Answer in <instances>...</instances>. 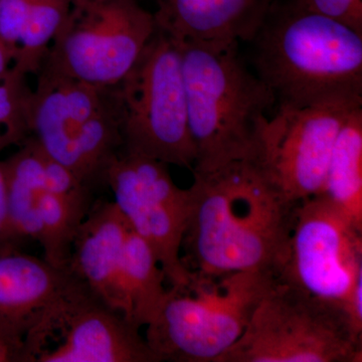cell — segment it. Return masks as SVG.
<instances>
[{"mask_svg":"<svg viewBox=\"0 0 362 362\" xmlns=\"http://www.w3.org/2000/svg\"><path fill=\"white\" fill-rule=\"evenodd\" d=\"M181 258L206 275L266 272L278 278L299 202L289 201L252 159L194 173Z\"/></svg>","mask_w":362,"mask_h":362,"instance_id":"obj_1","label":"cell"},{"mask_svg":"<svg viewBox=\"0 0 362 362\" xmlns=\"http://www.w3.org/2000/svg\"><path fill=\"white\" fill-rule=\"evenodd\" d=\"M251 42L278 107L362 106V33L341 21L273 6Z\"/></svg>","mask_w":362,"mask_h":362,"instance_id":"obj_2","label":"cell"},{"mask_svg":"<svg viewBox=\"0 0 362 362\" xmlns=\"http://www.w3.org/2000/svg\"><path fill=\"white\" fill-rule=\"evenodd\" d=\"M192 173L254 158L262 126L276 105L265 83L245 66L239 44L180 42Z\"/></svg>","mask_w":362,"mask_h":362,"instance_id":"obj_3","label":"cell"},{"mask_svg":"<svg viewBox=\"0 0 362 362\" xmlns=\"http://www.w3.org/2000/svg\"><path fill=\"white\" fill-rule=\"evenodd\" d=\"M277 282L266 272L206 275L169 287L144 338L157 361L216 362L235 344L259 302Z\"/></svg>","mask_w":362,"mask_h":362,"instance_id":"obj_4","label":"cell"},{"mask_svg":"<svg viewBox=\"0 0 362 362\" xmlns=\"http://www.w3.org/2000/svg\"><path fill=\"white\" fill-rule=\"evenodd\" d=\"M361 361L362 337L344 308L277 279L216 362Z\"/></svg>","mask_w":362,"mask_h":362,"instance_id":"obj_5","label":"cell"},{"mask_svg":"<svg viewBox=\"0 0 362 362\" xmlns=\"http://www.w3.org/2000/svg\"><path fill=\"white\" fill-rule=\"evenodd\" d=\"M118 90L122 151L192 171L195 149L177 40L156 26Z\"/></svg>","mask_w":362,"mask_h":362,"instance_id":"obj_6","label":"cell"},{"mask_svg":"<svg viewBox=\"0 0 362 362\" xmlns=\"http://www.w3.org/2000/svg\"><path fill=\"white\" fill-rule=\"evenodd\" d=\"M156 30L154 14L138 0H80L71 6L40 69L98 87H117Z\"/></svg>","mask_w":362,"mask_h":362,"instance_id":"obj_7","label":"cell"},{"mask_svg":"<svg viewBox=\"0 0 362 362\" xmlns=\"http://www.w3.org/2000/svg\"><path fill=\"white\" fill-rule=\"evenodd\" d=\"M21 362H158L140 328L86 284L52 306L26 337Z\"/></svg>","mask_w":362,"mask_h":362,"instance_id":"obj_8","label":"cell"},{"mask_svg":"<svg viewBox=\"0 0 362 362\" xmlns=\"http://www.w3.org/2000/svg\"><path fill=\"white\" fill-rule=\"evenodd\" d=\"M106 187L128 225L151 247L170 287H182L192 276L182 258L192 195L180 188L168 164L121 151L106 173Z\"/></svg>","mask_w":362,"mask_h":362,"instance_id":"obj_9","label":"cell"},{"mask_svg":"<svg viewBox=\"0 0 362 362\" xmlns=\"http://www.w3.org/2000/svg\"><path fill=\"white\" fill-rule=\"evenodd\" d=\"M362 278V226L322 194L299 202L281 282L339 305L349 315Z\"/></svg>","mask_w":362,"mask_h":362,"instance_id":"obj_10","label":"cell"},{"mask_svg":"<svg viewBox=\"0 0 362 362\" xmlns=\"http://www.w3.org/2000/svg\"><path fill=\"white\" fill-rule=\"evenodd\" d=\"M359 107H279L262 126L252 160L289 201L320 194L338 133Z\"/></svg>","mask_w":362,"mask_h":362,"instance_id":"obj_11","label":"cell"},{"mask_svg":"<svg viewBox=\"0 0 362 362\" xmlns=\"http://www.w3.org/2000/svg\"><path fill=\"white\" fill-rule=\"evenodd\" d=\"M35 76L28 137L77 176L101 143L104 127L100 112L116 87H98L45 69Z\"/></svg>","mask_w":362,"mask_h":362,"instance_id":"obj_12","label":"cell"},{"mask_svg":"<svg viewBox=\"0 0 362 362\" xmlns=\"http://www.w3.org/2000/svg\"><path fill=\"white\" fill-rule=\"evenodd\" d=\"M82 284L71 268H58L20 250L0 254V342L11 349L16 361L47 312Z\"/></svg>","mask_w":362,"mask_h":362,"instance_id":"obj_13","label":"cell"},{"mask_svg":"<svg viewBox=\"0 0 362 362\" xmlns=\"http://www.w3.org/2000/svg\"><path fill=\"white\" fill-rule=\"evenodd\" d=\"M129 230L113 201L97 199L76 235L70 261L90 291L125 317L122 269Z\"/></svg>","mask_w":362,"mask_h":362,"instance_id":"obj_14","label":"cell"},{"mask_svg":"<svg viewBox=\"0 0 362 362\" xmlns=\"http://www.w3.org/2000/svg\"><path fill=\"white\" fill-rule=\"evenodd\" d=\"M156 26L180 42H250L270 13L271 0H156Z\"/></svg>","mask_w":362,"mask_h":362,"instance_id":"obj_15","label":"cell"},{"mask_svg":"<svg viewBox=\"0 0 362 362\" xmlns=\"http://www.w3.org/2000/svg\"><path fill=\"white\" fill-rule=\"evenodd\" d=\"M47 156L30 137L4 163L9 218L20 244L39 240L40 204L45 190Z\"/></svg>","mask_w":362,"mask_h":362,"instance_id":"obj_16","label":"cell"},{"mask_svg":"<svg viewBox=\"0 0 362 362\" xmlns=\"http://www.w3.org/2000/svg\"><path fill=\"white\" fill-rule=\"evenodd\" d=\"M165 273L149 245L130 228L124 252L122 284L126 318L146 327L168 295Z\"/></svg>","mask_w":362,"mask_h":362,"instance_id":"obj_17","label":"cell"},{"mask_svg":"<svg viewBox=\"0 0 362 362\" xmlns=\"http://www.w3.org/2000/svg\"><path fill=\"white\" fill-rule=\"evenodd\" d=\"M362 226V107L338 133L320 194Z\"/></svg>","mask_w":362,"mask_h":362,"instance_id":"obj_18","label":"cell"},{"mask_svg":"<svg viewBox=\"0 0 362 362\" xmlns=\"http://www.w3.org/2000/svg\"><path fill=\"white\" fill-rule=\"evenodd\" d=\"M94 202L80 201L45 190L40 204V246L45 261L70 268L71 247Z\"/></svg>","mask_w":362,"mask_h":362,"instance_id":"obj_19","label":"cell"},{"mask_svg":"<svg viewBox=\"0 0 362 362\" xmlns=\"http://www.w3.org/2000/svg\"><path fill=\"white\" fill-rule=\"evenodd\" d=\"M71 0H30L13 64L23 75H37L49 47L71 13Z\"/></svg>","mask_w":362,"mask_h":362,"instance_id":"obj_20","label":"cell"},{"mask_svg":"<svg viewBox=\"0 0 362 362\" xmlns=\"http://www.w3.org/2000/svg\"><path fill=\"white\" fill-rule=\"evenodd\" d=\"M28 76L11 70L0 81V152L21 145L30 136V102L33 88Z\"/></svg>","mask_w":362,"mask_h":362,"instance_id":"obj_21","label":"cell"},{"mask_svg":"<svg viewBox=\"0 0 362 362\" xmlns=\"http://www.w3.org/2000/svg\"><path fill=\"white\" fill-rule=\"evenodd\" d=\"M295 6L329 16L362 33V0H294Z\"/></svg>","mask_w":362,"mask_h":362,"instance_id":"obj_22","label":"cell"},{"mask_svg":"<svg viewBox=\"0 0 362 362\" xmlns=\"http://www.w3.org/2000/svg\"><path fill=\"white\" fill-rule=\"evenodd\" d=\"M30 0H0V39L14 52L25 28Z\"/></svg>","mask_w":362,"mask_h":362,"instance_id":"obj_23","label":"cell"},{"mask_svg":"<svg viewBox=\"0 0 362 362\" xmlns=\"http://www.w3.org/2000/svg\"><path fill=\"white\" fill-rule=\"evenodd\" d=\"M20 242L14 235L8 206H7V192L6 173L4 163L0 161V254L20 250Z\"/></svg>","mask_w":362,"mask_h":362,"instance_id":"obj_24","label":"cell"},{"mask_svg":"<svg viewBox=\"0 0 362 362\" xmlns=\"http://www.w3.org/2000/svg\"><path fill=\"white\" fill-rule=\"evenodd\" d=\"M14 61V52L0 39V81L7 75Z\"/></svg>","mask_w":362,"mask_h":362,"instance_id":"obj_25","label":"cell"},{"mask_svg":"<svg viewBox=\"0 0 362 362\" xmlns=\"http://www.w3.org/2000/svg\"><path fill=\"white\" fill-rule=\"evenodd\" d=\"M16 361L13 352L4 343L0 342V362Z\"/></svg>","mask_w":362,"mask_h":362,"instance_id":"obj_26","label":"cell"},{"mask_svg":"<svg viewBox=\"0 0 362 362\" xmlns=\"http://www.w3.org/2000/svg\"><path fill=\"white\" fill-rule=\"evenodd\" d=\"M80 1V0H71V2L74 4H76V2Z\"/></svg>","mask_w":362,"mask_h":362,"instance_id":"obj_27","label":"cell"}]
</instances>
